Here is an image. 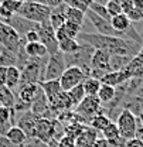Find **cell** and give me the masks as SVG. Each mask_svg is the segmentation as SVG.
<instances>
[{"mask_svg": "<svg viewBox=\"0 0 143 147\" xmlns=\"http://www.w3.org/2000/svg\"><path fill=\"white\" fill-rule=\"evenodd\" d=\"M99 134L101 133L96 131L95 129L87 126L75 137V144H77V147H92L94 143L99 139Z\"/></svg>", "mask_w": 143, "mask_h": 147, "instance_id": "cell-16", "label": "cell"}, {"mask_svg": "<svg viewBox=\"0 0 143 147\" xmlns=\"http://www.w3.org/2000/svg\"><path fill=\"white\" fill-rule=\"evenodd\" d=\"M89 10H92L95 14H98L99 17L105 18V20H108V21H110V16H109V13H108L106 7L105 6H102V4H98V3H91L89 6Z\"/></svg>", "mask_w": 143, "mask_h": 147, "instance_id": "cell-33", "label": "cell"}, {"mask_svg": "<svg viewBox=\"0 0 143 147\" xmlns=\"http://www.w3.org/2000/svg\"><path fill=\"white\" fill-rule=\"evenodd\" d=\"M101 85H102V84H101L99 79H95V78L88 76V78L84 81L82 88H84V92H85L87 96H96V93L99 91Z\"/></svg>", "mask_w": 143, "mask_h": 147, "instance_id": "cell-27", "label": "cell"}, {"mask_svg": "<svg viewBox=\"0 0 143 147\" xmlns=\"http://www.w3.org/2000/svg\"><path fill=\"white\" fill-rule=\"evenodd\" d=\"M4 136L10 140V143H12L14 147H21L27 140H28L27 134H26L20 127H17V126H13Z\"/></svg>", "mask_w": 143, "mask_h": 147, "instance_id": "cell-21", "label": "cell"}, {"mask_svg": "<svg viewBox=\"0 0 143 147\" xmlns=\"http://www.w3.org/2000/svg\"><path fill=\"white\" fill-rule=\"evenodd\" d=\"M91 68L92 69H99L102 72H110V54L102 50H95L91 59Z\"/></svg>", "mask_w": 143, "mask_h": 147, "instance_id": "cell-13", "label": "cell"}, {"mask_svg": "<svg viewBox=\"0 0 143 147\" xmlns=\"http://www.w3.org/2000/svg\"><path fill=\"white\" fill-rule=\"evenodd\" d=\"M101 136H102L105 140H108V142H112V140L119 139L121 134H119V129L116 126V123H115V122H110L106 127L101 131Z\"/></svg>", "mask_w": 143, "mask_h": 147, "instance_id": "cell-32", "label": "cell"}, {"mask_svg": "<svg viewBox=\"0 0 143 147\" xmlns=\"http://www.w3.org/2000/svg\"><path fill=\"white\" fill-rule=\"evenodd\" d=\"M43 1H44V4H47V6L51 7V9L57 7V6H60V4H62L61 0H43Z\"/></svg>", "mask_w": 143, "mask_h": 147, "instance_id": "cell-43", "label": "cell"}, {"mask_svg": "<svg viewBox=\"0 0 143 147\" xmlns=\"http://www.w3.org/2000/svg\"><path fill=\"white\" fill-rule=\"evenodd\" d=\"M94 53H95V48H92L88 44H81L77 51H74L71 54H64L67 68L68 67H77L89 76L91 59H92Z\"/></svg>", "mask_w": 143, "mask_h": 147, "instance_id": "cell-2", "label": "cell"}, {"mask_svg": "<svg viewBox=\"0 0 143 147\" xmlns=\"http://www.w3.org/2000/svg\"><path fill=\"white\" fill-rule=\"evenodd\" d=\"M89 6H91V0H71L70 3V7L72 9H77L82 13H87L89 10Z\"/></svg>", "mask_w": 143, "mask_h": 147, "instance_id": "cell-34", "label": "cell"}, {"mask_svg": "<svg viewBox=\"0 0 143 147\" xmlns=\"http://www.w3.org/2000/svg\"><path fill=\"white\" fill-rule=\"evenodd\" d=\"M91 3H92V0H91Z\"/></svg>", "mask_w": 143, "mask_h": 147, "instance_id": "cell-53", "label": "cell"}, {"mask_svg": "<svg viewBox=\"0 0 143 147\" xmlns=\"http://www.w3.org/2000/svg\"><path fill=\"white\" fill-rule=\"evenodd\" d=\"M64 14H65V21H71V23L79 24V26L84 24L85 13H82V11H79V10H77V9H72L70 6H67Z\"/></svg>", "mask_w": 143, "mask_h": 147, "instance_id": "cell-29", "label": "cell"}, {"mask_svg": "<svg viewBox=\"0 0 143 147\" xmlns=\"http://www.w3.org/2000/svg\"><path fill=\"white\" fill-rule=\"evenodd\" d=\"M17 116L14 109L0 106V134H6L13 126H16Z\"/></svg>", "mask_w": 143, "mask_h": 147, "instance_id": "cell-15", "label": "cell"}, {"mask_svg": "<svg viewBox=\"0 0 143 147\" xmlns=\"http://www.w3.org/2000/svg\"><path fill=\"white\" fill-rule=\"evenodd\" d=\"M24 51L28 58H48V51L47 48L40 42V41H36V42H26L24 44Z\"/></svg>", "mask_w": 143, "mask_h": 147, "instance_id": "cell-19", "label": "cell"}, {"mask_svg": "<svg viewBox=\"0 0 143 147\" xmlns=\"http://www.w3.org/2000/svg\"><path fill=\"white\" fill-rule=\"evenodd\" d=\"M38 119H40V117H37L31 110H27V112L21 113V115L17 117L16 126L21 129V130L27 134V137H33L34 129H36V123H37Z\"/></svg>", "mask_w": 143, "mask_h": 147, "instance_id": "cell-12", "label": "cell"}, {"mask_svg": "<svg viewBox=\"0 0 143 147\" xmlns=\"http://www.w3.org/2000/svg\"><path fill=\"white\" fill-rule=\"evenodd\" d=\"M0 106H1V92H0Z\"/></svg>", "mask_w": 143, "mask_h": 147, "instance_id": "cell-51", "label": "cell"}, {"mask_svg": "<svg viewBox=\"0 0 143 147\" xmlns=\"http://www.w3.org/2000/svg\"><path fill=\"white\" fill-rule=\"evenodd\" d=\"M133 57H121V55H110V71H122Z\"/></svg>", "mask_w": 143, "mask_h": 147, "instance_id": "cell-31", "label": "cell"}, {"mask_svg": "<svg viewBox=\"0 0 143 147\" xmlns=\"http://www.w3.org/2000/svg\"><path fill=\"white\" fill-rule=\"evenodd\" d=\"M20 79H21V71L17 67H7V72H6V86L13 92L20 85Z\"/></svg>", "mask_w": 143, "mask_h": 147, "instance_id": "cell-22", "label": "cell"}, {"mask_svg": "<svg viewBox=\"0 0 143 147\" xmlns=\"http://www.w3.org/2000/svg\"><path fill=\"white\" fill-rule=\"evenodd\" d=\"M105 7H106V10H108V13H109V16H110V17L118 16V14H121V13H122V7H121V4H119V3H116V1H113V0H109Z\"/></svg>", "mask_w": 143, "mask_h": 147, "instance_id": "cell-35", "label": "cell"}, {"mask_svg": "<svg viewBox=\"0 0 143 147\" xmlns=\"http://www.w3.org/2000/svg\"><path fill=\"white\" fill-rule=\"evenodd\" d=\"M85 18H88L89 20V23L94 26V28L96 30V33L98 34H101V36H110V37H119V38H125V34L122 33V34H119V33H116L113 28H112V26H110V21H108L105 18L99 17L98 14H95L92 10H88L87 13H85Z\"/></svg>", "mask_w": 143, "mask_h": 147, "instance_id": "cell-9", "label": "cell"}, {"mask_svg": "<svg viewBox=\"0 0 143 147\" xmlns=\"http://www.w3.org/2000/svg\"><path fill=\"white\" fill-rule=\"evenodd\" d=\"M1 1H3V0H0V4H1Z\"/></svg>", "mask_w": 143, "mask_h": 147, "instance_id": "cell-52", "label": "cell"}, {"mask_svg": "<svg viewBox=\"0 0 143 147\" xmlns=\"http://www.w3.org/2000/svg\"><path fill=\"white\" fill-rule=\"evenodd\" d=\"M109 0H92V3H98V4H102V6H106V3Z\"/></svg>", "mask_w": 143, "mask_h": 147, "instance_id": "cell-46", "label": "cell"}, {"mask_svg": "<svg viewBox=\"0 0 143 147\" xmlns=\"http://www.w3.org/2000/svg\"><path fill=\"white\" fill-rule=\"evenodd\" d=\"M37 33H38L40 42L47 48L48 55H54V54H57V53H60V50H58V41H57V37H55V31H54V28L51 27L50 21L41 23L40 27H38V30H37Z\"/></svg>", "mask_w": 143, "mask_h": 147, "instance_id": "cell-7", "label": "cell"}, {"mask_svg": "<svg viewBox=\"0 0 143 147\" xmlns=\"http://www.w3.org/2000/svg\"><path fill=\"white\" fill-rule=\"evenodd\" d=\"M129 79H130V78L127 76V74H126L123 69H122V71H110V72L105 74V75L102 76L101 84L116 88V86L125 84L126 81H129Z\"/></svg>", "mask_w": 143, "mask_h": 147, "instance_id": "cell-17", "label": "cell"}, {"mask_svg": "<svg viewBox=\"0 0 143 147\" xmlns=\"http://www.w3.org/2000/svg\"><path fill=\"white\" fill-rule=\"evenodd\" d=\"M138 120H139V123L143 126V109H142V112H140V115L138 116Z\"/></svg>", "mask_w": 143, "mask_h": 147, "instance_id": "cell-47", "label": "cell"}, {"mask_svg": "<svg viewBox=\"0 0 143 147\" xmlns=\"http://www.w3.org/2000/svg\"><path fill=\"white\" fill-rule=\"evenodd\" d=\"M125 147H143V142L138 137H133L130 140H126Z\"/></svg>", "mask_w": 143, "mask_h": 147, "instance_id": "cell-39", "label": "cell"}, {"mask_svg": "<svg viewBox=\"0 0 143 147\" xmlns=\"http://www.w3.org/2000/svg\"><path fill=\"white\" fill-rule=\"evenodd\" d=\"M45 147H48V146H45Z\"/></svg>", "mask_w": 143, "mask_h": 147, "instance_id": "cell-54", "label": "cell"}, {"mask_svg": "<svg viewBox=\"0 0 143 147\" xmlns=\"http://www.w3.org/2000/svg\"><path fill=\"white\" fill-rule=\"evenodd\" d=\"M135 95H136V96H139V98H142V99H143V81H142V84L139 85V88L136 89V92H135Z\"/></svg>", "mask_w": 143, "mask_h": 147, "instance_id": "cell-45", "label": "cell"}, {"mask_svg": "<svg viewBox=\"0 0 143 147\" xmlns=\"http://www.w3.org/2000/svg\"><path fill=\"white\" fill-rule=\"evenodd\" d=\"M38 85L43 89L44 95L47 96L48 100H51L53 98L58 96L61 92H64L62 88H61V85H60V81L58 79H55V81H41V82H38Z\"/></svg>", "mask_w": 143, "mask_h": 147, "instance_id": "cell-20", "label": "cell"}, {"mask_svg": "<svg viewBox=\"0 0 143 147\" xmlns=\"http://www.w3.org/2000/svg\"><path fill=\"white\" fill-rule=\"evenodd\" d=\"M115 93H116V88L102 84L101 88H99V91H98V93H96V98L99 99V102H101L102 106H106V105H109L113 100Z\"/></svg>", "mask_w": 143, "mask_h": 147, "instance_id": "cell-25", "label": "cell"}, {"mask_svg": "<svg viewBox=\"0 0 143 147\" xmlns=\"http://www.w3.org/2000/svg\"><path fill=\"white\" fill-rule=\"evenodd\" d=\"M61 30L64 31V34L68 37V38H72V40H77L79 33H82V26L79 24H75V23H71V21H65L61 27Z\"/></svg>", "mask_w": 143, "mask_h": 147, "instance_id": "cell-30", "label": "cell"}, {"mask_svg": "<svg viewBox=\"0 0 143 147\" xmlns=\"http://www.w3.org/2000/svg\"><path fill=\"white\" fill-rule=\"evenodd\" d=\"M33 137L43 142L44 144H48L54 139V123L51 119H44L40 117L36 123V129H34V134Z\"/></svg>", "mask_w": 143, "mask_h": 147, "instance_id": "cell-11", "label": "cell"}, {"mask_svg": "<svg viewBox=\"0 0 143 147\" xmlns=\"http://www.w3.org/2000/svg\"><path fill=\"white\" fill-rule=\"evenodd\" d=\"M65 9H67V4H60L57 7L51 9V14H50V24L54 28V31H57L58 28L62 27V24L65 23Z\"/></svg>", "mask_w": 143, "mask_h": 147, "instance_id": "cell-18", "label": "cell"}, {"mask_svg": "<svg viewBox=\"0 0 143 147\" xmlns=\"http://www.w3.org/2000/svg\"><path fill=\"white\" fill-rule=\"evenodd\" d=\"M24 1H27V3H43L44 4L43 0H24Z\"/></svg>", "mask_w": 143, "mask_h": 147, "instance_id": "cell-48", "label": "cell"}, {"mask_svg": "<svg viewBox=\"0 0 143 147\" xmlns=\"http://www.w3.org/2000/svg\"><path fill=\"white\" fill-rule=\"evenodd\" d=\"M133 6H135V9L143 16V0H133Z\"/></svg>", "mask_w": 143, "mask_h": 147, "instance_id": "cell-44", "label": "cell"}, {"mask_svg": "<svg viewBox=\"0 0 143 147\" xmlns=\"http://www.w3.org/2000/svg\"><path fill=\"white\" fill-rule=\"evenodd\" d=\"M79 44H88L95 50L106 51L110 55H121V57H135L140 51L143 44L119 38V37L101 36L98 33H79L77 38Z\"/></svg>", "mask_w": 143, "mask_h": 147, "instance_id": "cell-1", "label": "cell"}, {"mask_svg": "<svg viewBox=\"0 0 143 147\" xmlns=\"http://www.w3.org/2000/svg\"><path fill=\"white\" fill-rule=\"evenodd\" d=\"M16 14L27 18L33 23L41 24L44 21H48L50 14H51V7H48L47 4H43V3H27V1H24Z\"/></svg>", "mask_w": 143, "mask_h": 147, "instance_id": "cell-3", "label": "cell"}, {"mask_svg": "<svg viewBox=\"0 0 143 147\" xmlns=\"http://www.w3.org/2000/svg\"><path fill=\"white\" fill-rule=\"evenodd\" d=\"M0 147H14V146L10 143V140L4 134H0Z\"/></svg>", "mask_w": 143, "mask_h": 147, "instance_id": "cell-42", "label": "cell"}, {"mask_svg": "<svg viewBox=\"0 0 143 147\" xmlns=\"http://www.w3.org/2000/svg\"><path fill=\"white\" fill-rule=\"evenodd\" d=\"M24 44H26L24 38H21L10 26H7L6 23L0 21V47L1 48L13 53L14 55H17L20 48Z\"/></svg>", "mask_w": 143, "mask_h": 147, "instance_id": "cell-4", "label": "cell"}, {"mask_svg": "<svg viewBox=\"0 0 143 147\" xmlns=\"http://www.w3.org/2000/svg\"><path fill=\"white\" fill-rule=\"evenodd\" d=\"M92 147H110V144H109V142L105 140L104 137H99V139L94 143V146Z\"/></svg>", "mask_w": 143, "mask_h": 147, "instance_id": "cell-40", "label": "cell"}, {"mask_svg": "<svg viewBox=\"0 0 143 147\" xmlns=\"http://www.w3.org/2000/svg\"><path fill=\"white\" fill-rule=\"evenodd\" d=\"M40 91H41V88L38 84H26V85H20L16 89V96L20 100L31 105Z\"/></svg>", "mask_w": 143, "mask_h": 147, "instance_id": "cell-14", "label": "cell"}, {"mask_svg": "<svg viewBox=\"0 0 143 147\" xmlns=\"http://www.w3.org/2000/svg\"><path fill=\"white\" fill-rule=\"evenodd\" d=\"M6 72H7V68L0 67V86H6Z\"/></svg>", "mask_w": 143, "mask_h": 147, "instance_id": "cell-41", "label": "cell"}, {"mask_svg": "<svg viewBox=\"0 0 143 147\" xmlns=\"http://www.w3.org/2000/svg\"><path fill=\"white\" fill-rule=\"evenodd\" d=\"M62 1V4H67V6H70V3H71V0H61Z\"/></svg>", "mask_w": 143, "mask_h": 147, "instance_id": "cell-49", "label": "cell"}, {"mask_svg": "<svg viewBox=\"0 0 143 147\" xmlns=\"http://www.w3.org/2000/svg\"><path fill=\"white\" fill-rule=\"evenodd\" d=\"M87 78H88V75L84 72V71H81L79 68H77V67H68L58 81H60V85H61L62 91L68 92L70 89L78 86V85H82Z\"/></svg>", "mask_w": 143, "mask_h": 147, "instance_id": "cell-8", "label": "cell"}, {"mask_svg": "<svg viewBox=\"0 0 143 147\" xmlns=\"http://www.w3.org/2000/svg\"><path fill=\"white\" fill-rule=\"evenodd\" d=\"M116 126L119 129V134L122 139L130 140L136 136V129H138V117L133 116L129 110L122 109L121 113L116 117Z\"/></svg>", "mask_w": 143, "mask_h": 147, "instance_id": "cell-5", "label": "cell"}, {"mask_svg": "<svg viewBox=\"0 0 143 147\" xmlns=\"http://www.w3.org/2000/svg\"><path fill=\"white\" fill-rule=\"evenodd\" d=\"M45 146H47V144H44L43 142L37 140L34 137H28V140H27L21 147H45Z\"/></svg>", "mask_w": 143, "mask_h": 147, "instance_id": "cell-37", "label": "cell"}, {"mask_svg": "<svg viewBox=\"0 0 143 147\" xmlns=\"http://www.w3.org/2000/svg\"><path fill=\"white\" fill-rule=\"evenodd\" d=\"M0 92H1V106L13 109L16 103V92L9 89L7 86H0Z\"/></svg>", "mask_w": 143, "mask_h": 147, "instance_id": "cell-28", "label": "cell"}, {"mask_svg": "<svg viewBox=\"0 0 143 147\" xmlns=\"http://www.w3.org/2000/svg\"><path fill=\"white\" fill-rule=\"evenodd\" d=\"M110 122H112V120H110V117H109L108 115H105V113H104V110H102V108H101L99 113H98V115H95V116L89 120V125H88V126L92 127V129H95L96 131H99V133H101V131L106 127Z\"/></svg>", "mask_w": 143, "mask_h": 147, "instance_id": "cell-24", "label": "cell"}, {"mask_svg": "<svg viewBox=\"0 0 143 147\" xmlns=\"http://www.w3.org/2000/svg\"><path fill=\"white\" fill-rule=\"evenodd\" d=\"M58 147H77V144H75V137H72L70 134L62 136L58 140Z\"/></svg>", "mask_w": 143, "mask_h": 147, "instance_id": "cell-36", "label": "cell"}, {"mask_svg": "<svg viewBox=\"0 0 143 147\" xmlns=\"http://www.w3.org/2000/svg\"><path fill=\"white\" fill-rule=\"evenodd\" d=\"M65 93H67V96H68V99H70V103H71L72 109H75V108L82 102V99L87 96L85 92H84L82 85H78V86L72 88V89H70V91L65 92Z\"/></svg>", "mask_w": 143, "mask_h": 147, "instance_id": "cell-26", "label": "cell"}, {"mask_svg": "<svg viewBox=\"0 0 143 147\" xmlns=\"http://www.w3.org/2000/svg\"><path fill=\"white\" fill-rule=\"evenodd\" d=\"M113 1H116V3H119V4H122V3H123L125 0H113Z\"/></svg>", "mask_w": 143, "mask_h": 147, "instance_id": "cell-50", "label": "cell"}, {"mask_svg": "<svg viewBox=\"0 0 143 147\" xmlns=\"http://www.w3.org/2000/svg\"><path fill=\"white\" fill-rule=\"evenodd\" d=\"M110 26H112V28H113L116 33L122 34V33H125L126 30L132 26V23H130V20L127 18L126 14L121 13V14L113 16V17L110 18Z\"/></svg>", "mask_w": 143, "mask_h": 147, "instance_id": "cell-23", "label": "cell"}, {"mask_svg": "<svg viewBox=\"0 0 143 147\" xmlns=\"http://www.w3.org/2000/svg\"><path fill=\"white\" fill-rule=\"evenodd\" d=\"M23 38H24L26 42H36V41H40V40H38V33H37V30L28 31Z\"/></svg>", "mask_w": 143, "mask_h": 147, "instance_id": "cell-38", "label": "cell"}, {"mask_svg": "<svg viewBox=\"0 0 143 147\" xmlns=\"http://www.w3.org/2000/svg\"><path fill=\"white\" fill-rule=\"evenodd\" d=\"M65 69H67V64H65V58H64L62 53H57L54 55H50L48 59H47V64L44 67L43 81L60 79Z\"/></svg>", "mask_w": 143, "mask_h": 147, "instance_id": "cell-6", "label": "cell"}, {"mask_svg": "<svg viewBox=\"0 0 143 147\" xmlns=\"http://www.w3.org/2000/svg\"><path fill=\"white\" fill-rule=\"evenodd\" d=\"M3 23H6L7 26H10V27L17 33L18 36L21 37V38L26 36L28 31L38 30V27H40V24L33 23V21H30V20H27V18L21 17V16H18V14H13L10 18L3 20Z\"/></svg>", "mask_w": 143, "mask_h": 147, "instance_id": "cell-10", "label": "cell"}]
</instances>
